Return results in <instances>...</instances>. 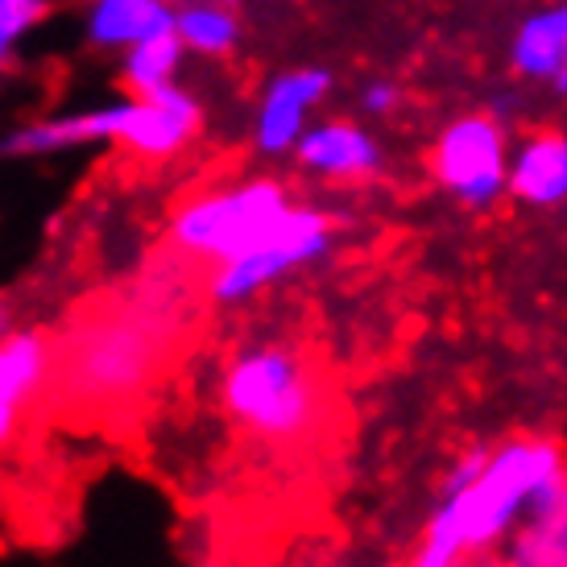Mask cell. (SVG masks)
<instances>
[{
    "mask_svg": "<svg viewBox=\"0 0 567 567\" xmlns=\"http://www.w3.org/2000/svg\"><path fill=\"white\" fill-rule=\"evenodd\" d=\"M112 142L137 158H171L199 133V104L178 83L150 95H128L109 109Z\"/></svg>",
    "mask_w": 567,
    "mask_h": 567,
    "instance_id": "8992f818",
    "label": "cell"
},
{
    "mask_svg": "<svg viewBox=\"0 0 567 567\" xmlns=\"http://www.w3.org/2000/svg\"><path fill=\"white\" fill-rule=\"evenodd\" d=\"M4 54H9V50H0V63H4Z\"/></svg>",
    "mask_w": 567,
    "mask_h": 567,
    "instance_id": "ffe728a7",
    "label": "cell"
},
{
    "mask_svg": "<svg viewBox=\"0 0 567 567\" xmlns=\"http://www.w3.org/2000/svg\"><path fill=\"white\" fill-rule=\"evenodd\" d=\"M47 13V0H0V50H9Z\"/></svg>",
    "mask_w": 567,
    "mask_h": 567,
    "instance_id": "e0dca14e",
    "label": "cell"
},
{
    "mask_svg": "<svg viewBox=\"0 0 567 567\" xmlns=\"http://www.w3.org/2000/svg\"><path fill=\"white\" fill-rule=\"evenodd\" d=\"M328 249H331L328 216L316 212V207H290L282 216V224L257 249L216 266V274L207 278V295H212V302H220V307H240L252 295H261L266 286L278 282V278L319 261Z\"/></svg>",
    "mask_w": 567,
    "mask_h": 567,
    "instance_id": "277c9868",
    "label": "cell"
},
{
    "mask_svg": "<svg viewBox=\"0 0 567 567\" xmlns=\"http://www.w3.org/2000/svg\"><path fill=\"white\" fill-rule=\"evenodd\" d=\"M295 158L302 171L323 174V178H364L378 171L381 154L364 128L348 125V121H323L302 133Z\"/></svg>",
    "mask_w": 567,
    "mask_h": 567,
    "instance_id": "30bf717a",
    "label": "cell"
},
{
    "mask_svg": "<svg viewBox=\"0 0 567 567\" xmlns=\"http://www.w3.org/2000/svg\"><path fill=\"white\" fill-rule=\"evenodd\" d=\"M290 207L295 204H290L282 183L249 178L237 187L207 190V195L178 207L171 220V240L190 257L224 266L240 252L257 249L282 224Z\"/></svg>",
    "mask_w": 567,
    "mask_h": 567,
    "instance_id": "3957f363",
    "label": "cell"
},
{
    "mask_svg": "<svg viewBox=\"0 0 567 567\" xmlns=\"http://www.w3.org/2000/svg\"><path fill=\"white\" fill-rule=\"evenodd\" d=\"M551 87H555V92H567V63L559 66V75L551 80Z\"/></svg>",
    "mask_w": 567,
    "mask_h": 567,
    "instance_id": "d6986e66",
    "label": "cell"
},
{
    "mask_svg": "<svg viewBox=\"0 0 567 567\" xmlns=\"http://www.w3.org/2000/svg\"><path fill=\"white\" fill-rule=\"evenodd\" d=\"M183 38L178 30H158L154 38H145L137 47L125 50V66H121V80L133 95H150L158 87H171L174 75H178V63H183Z\"/></svg>",
    "mask_w": 567,
    "mask_h": 567,
    "instance_id": "9a60e30c",
    "label": "cell"
},
{
    "mask_svg": "<svg viewBox=\"0 0 567 567\" xmlns=\"http://www.w3.org/2000/svg\"><path fill=\"white\" fill-rule=\"evenodd\" d=\"M394 104H398L394 83H369V87H364V109L369 112H390Z\"/></svg>",
    "mask_w": 567,
    "mask_h": 567,
    "instance_id": "ac0fdd59",
    "label": "cell"
},
{
    "mask_svg": "<svg viewBox=\"0 0 567 567\" xmlns=\"http://www.w3.org/2000/svg\"><path fill=\"white\" fill-rule=\"evenodd\" d=\"M178 4H195V0H178Z\"/></svg>",
    "mask_w": 567,
    "mask_h": 567,
    "instance_id": "44dd1931",
    "label": "cell"
},
{
    "mask_svg": "<svg viewBox=\"0 0 567 567\" xmlns=\"http://www.w3.org/2000/svg\"><path fill=\"white\" fill-rule=\"evenodd\" d=\"M435 178L456 199L473 207L493 204L502 190H509V158H505L502 128L488 116H460L443 128L435 145Z\"/></svg>",
    "mask_w": 567,
    "mask_h": 567,
    "instance_id": "5b68a950",
    "label": "cell"
},
{
    "mask_svg": "<svg viewBox=\"0 0 567 567\" xmlns=\"http://www.w3.org/2000/svg\"><path fill=\"white\" fill-rule=\"evenodd\" d=\"M564 502V452L551 440H509L485 456V468L460 493H443L468 551H485L522 518L551 514Z\"/></svg>",
    "mask_w": 567,
    "mask_h": 567,
    "instance_id": "6da1fadb",
    "label": "cell"
},
{
    "mask_svg": "<svg viewBox=\"0 0 567 567\" xmlns=\"http://www.w3.org/2000/svg\"><path fill=\"white\" fill-rule=\"evenodd\" d=\"M509 59L530 80H555L559 66L567 63V4H551L526 17L514 33Z\"/></svg>",
    "mask_w": 567,
    "mask_h": 567,
    "instance_id": "5bb4252c",
    "label": "cell"
},
{
    "mask_svg": "<svg viewBox=\"0 0 567 567\" xmlns=\"http://www.w3.org/2000/svg\"><path fill=\"white\" fill-rule=\"evenodd\" d=\"M331 75L319 66H299L286 71L269 83L257 109V150L261 154H286L295 150L299 137L307 133V112L316 109L319 100L328 95Z\"/></svg>",
    "mask_w": 567,
    "mask_h": 567,
    "instance_id": "ba28073f",
    "label": "cell"
},
{
    "mask_svg": "<svg viewBox=\"0 0 567 567\" xmlns=\"http://www.w3.org/2000/svg\"><path fill=\"white\" fill-rule=\"evenodd\" d=\"M50 340L42 331L21 328L0 336V447L13 443L25 410L38 402L50 378Z\"/></svg>",
    "mask_w": 567,
    "mask_h": 567,
    "instance_id": "9c48e42d",
    "label": "cell"
},
{
    "mask_svg": "<svg viewBox=\"0 0 567 567\" xmlns=\"http://www.w3.org/2000/svg\"><path fill=\"white\" fill-rule=\"evenodd\" d=\"M154 344L137 323H104L95 328L71 357V381L83 394L112 398L125 394L128 385H142L150 369ZM75 390V394H80Z\"/></svg>",
    "mask_w": 567,
    "mask_h": 567,
    "instance_id": "52a82bcc",
    "label": "cell"
},
{
    "mask_svg": "<svg viewBox=\"0 0 567 567\" xmlns=\"http://www.w3.org/2000/svg\"><path fill=\"white\" fill-rule=\"evenodd\" d=\"M174 30H178V38H183V47L195 50V54H207V59L228 54L240 38L237 17L228 13L224 4H216V0L183 4V9L174 13Z\"/></svg>",
    "mask_w": 567,
    "mask_h": 567,
    "instance_id": "2e32d148",
    "label": "cell"
},
{
    "mask_svg": "<svg viewBox=\"0 0 567 567\" xmlns=\"http://www.w3.org/2000/svg\"><path fill=\"white\" fill-rule=\"evenodd\" d=\"M509 190L522 204L555 207L567 199V137L538 133L509 158Z\"/></svg>",
    "mask_w": 567,
    "mask_h": 567,
    "instance_id": "8fae6325",
    "label": "cell"
},
{
    "mask_svg": "<svg viewBox=\"0 0 567 567\" xmlns=\"http://www.w3.org/2000/svg\"><path fill=\"white\" fill-rule=\"evenodd\" d=\"M228 419L261 440H299L319 414L311 364L286 344H249L228 361L220 381Z\"/></svg>",
    "mask_w": 567,
    "mask_h": 567,
    "instance_id": "7a4b0ae2",
    "label": "cell"
},
{
    "mask_svg": "<svg viewBox=\"0 0 567 567\" xmlns=\"http://www.w3.org/2000/svg\"><path fill=\"white\" fill-rule=\"evenodd\" d=\"M174 25L171 0H95L87 13V33L95 47H137L158 30Z\"/></svg>",
    "mask_w": 567,
    "mask_h": 567,
    "instance_id": "7c38bea8",
    "label": "cell"
},
{
    "mask_svg": "<svg viewBox=\"0 0 567 567\" xmlns=\"http://www.w3.org/2000/svg\"><path fill=\"white\" fill-rule=\"evenodd\" d=\"M95 142H112L109 109L33 121V125L9 133L4 154H17V158H38V154H59V150H75V145H95Z\"/></svg>",
    "mask_w": 567,
    "mask_h": 567,
    "instance_id": "4fadbf2b",
    "label": "cell"
}]
</instances>
